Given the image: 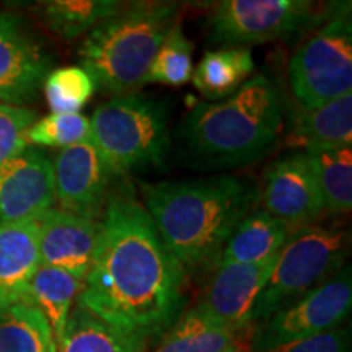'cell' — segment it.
Listing matches in <instances>:
<instances>
[{
	"instance_id": "6da1fadb",
	"label": "cell",
	"mask_w": 352,
	"mask_h": 352,
	"mask_svg": "<svg viewBox=\"0 0 352 352\" xmlns=\"http://www.w3.org/2000/svg\"><path fill=\"white\" fill-rule=\"evenodd\" d=\"M94 264L77 307L145 340L168 329L183 305L184 270L129 192L109 195Z\"/></svg>"
},
{
	"instance_id": "7a4b0ae2",
	"label": "cell",
	"mask_w": 352,
	"mask_h": 352,
	"mask_svg": "<svg viewBox=\"0 0 352 352\" xmlns=\"http://www.w3.org/2000/svg\"><path fill=\"white\" fill-rule=\"evenodd\" d=\"M144 209L183 270L217 264L227 240L254 209L258 191L239 176L160 182L142 186Z\"/></svg>"
},
{
	"instance_id": "3957f363",
	"label": "cell",
	"mask_w": 352,
	"mask_h": 352,
	"mask_svg": "<svg viewBox=\"0 0 352 352\" xmlns=\"http://www.w3.org/2000/svg\"><path fill=\"white\" fill-rule=\"evenodd\" d=\"M284 101L270 77L258 74L222 101L199 103L186 114L179 139L189 160L209 170L258 160L277 142Z\"/></svg>"
},
{
	"instance_id": "277c9868",
	"label": "cell",
	"mask_w": 352,
	"mask_h": 352,
	"mask_svg": "<svg viewBox=\"0 0 352 352\" xmlns=\"http://www.w3.org/2000/svg\"><path fill=\"white\" fill-rule=\"evenodd\" d=\"M178 15L176 3L139 2L122 7L82 43V69L107 94H135L147 83L151 64Z\"/></svg>"
},
{
	"instance_id": "5b68a950",
	"label": "cell",
	"mask_w": 352,
	"mask_h": 352,
	"mask_svg": "<svg viewBox=\"0 0 352 352\" xmlns=\"http://www.w3.org/2000/svg\"><path fill=\"white\" fill-rule=\"evenodd\" d=\"M88 140L114 176L162 166L170 148L168 109L138 91L113 96L90 118Z\"/></svg>"
},
{
	"instance_id": "8992f818",
	"label": "cell",
	"mask_w": 352,
	"mask_h": 352,
	"mask_svg": "<svg viewBox=\"0 0 352 352\" xmlns=\"http://www.w3.org/2000/svg\"><path fill=\"white\" fill-rule=\"evenodd\" d=\"M349 250L344 230L305 227L294 232L280 250L254 308L253 323L259 327L276 311L327 283L342 270Z\"/></svg>"
},
{
	"instance_id": "52a82bcc",
	"label": "cell",
	"mask_w": 352,
	"mask_h": 352,
	"mask_svg": "<svg viewBox=\"0 0 352 352\" xmlns=\"http://www.w3.org/2000/svg\"><path fill=\"white\" fill-rule=\"evenodd\" d=\"M289 83L300 108H316L352 91V23L334 15L298 46L289 63Z\"/></svg>"
},
{
	"instance_id": "ba28073f",
	"label": "cell",
	"mask_w": 352,
	"mask_h": 352,
	"mask_svg": "<svg viewBox=\"0 0 352 352\" xmlns=\"http://www.w3.org/2000/svg\"><path fill=\"white\" fill-rule=\"evenodd\" d=\"M352 305L349 267L320 284L289 307L276 311L256 327L253 352L284 342L307 340L340 328Z\"/></svg>"
},
{
	"instance_id": "9c48e42d",
	"label": "cell",
	"mask_w": 352,
	"mask_h": 352,
	"mask_svg": "<svg viewBox=\"0 0 352 352\" xmlns=\"http://www.w3.org/2000/svg\"><path fill=\"white\" fill-rule=\"evenodd\" d=\"M314 19L308 0H222L209 19L210 39L223 47L289 36Z\"/></svg>"
},
{
	"instance_id": "30bf717a",
	"label": "cell",
	"mask_w": 352,
	"mask_h": 352,
	"mask_svg": "<svg viewBox=\"0 0 352 352\" xmlns=\"http://www.w3.org/2000/svg\"><path fill=\"white\" fill-rule=\"evenodd\" d=\"M261 209L289 227H303L324 212V202L305 152H294L264 170Z\"/></svg>"
},
{
	"instance_id": "8fae6325",
	"label": "cell",
	"mask_w": 352,
	"mask_h": 352,
	"mask_svg": "<svg viewBox=\"0 0 352 352\" xmlns=\"http://www.w3.org/2000/svg\"><path fill=\"white\" fill-rule=\"evenodd\" d=\"M56 202L52 162L26 147L0 166V226L38 220Z\"/></svg>"
},
{
	"instance_id": "7c38bea8",
	"label": "cell",
	"mask_w": 352,
	"mask_h": 352,
	"mask_svg": "<svg viewBox=\"0 0 352 352\" xmlns=\"http://www.w3.org/2000/svg\"><path fill=\"white\" fill-rule=\"evenodd\" d=\"M277 256L256 264H215L212 279L196 308L223 327H256L254 308Z\"/></svg>"
},
{
	"instance_id": "4fadbf2b",
	"label": "cell",
	"mask_w": 352,
	"mask_h": 352,
	"mask_svg": "<svg viewBox=\"0 0 352 352\" xmlns=\"http://www.w3.org/2000/svg\"><path fill=\"white\" fill-rule=\"evenodd\" d=\"M56 199L60 209L100 220L109 196L111 173L90 140L60 148L54 162Z\"/></svg>"
},
{
	"instance_id": "5bb4252c",
	"label": "cell",
	"mask_w": 352,
	"mask_h": 352,
	"mask_svg": "<svg viewBox=\"0 0 352 352\" xmlns=\"http://www.w3.org/2000/svg\"><path fill=\"white\" fill-rule=\"evenodd\" d=\"M51 59L16 16L0 13V103L33 100L50 76Z\"/></svg>"
},
{
	"instance_id": "9a60e30c",
	"label": "cell",
	"mask_w": 352,
	"mask_h": 352,
	"mask_svg": "<svg viewBox=\"0 0 352 352\" xmlns=\"http://www.w3.org/2000/svg\"><path fill=\"white\" fill-rule=\"evenodd\" d=\"M36 222L41 264L85 279L98 248L100 220L52 208Z\"/></svg>"
},
{
	"instance_id": "2e32d148",
	"label": "cell",
	"mask_w": 352,
	"mask_h": 352,
	"mask_svg": "<svg viewBox=\"0 0 352 352\" xmlns=\"http://www.w3.org/2000/svg\"><path fill=\"white\" fill-rule=\"evenodd\" d=\"M41 266L36 220L0 226V310L26 302Z\"/></svg>"
},
{
	"instance_id": "e0dca14e",
	"label": "cell",
	"mask_w": 352,
	"mask_h": 352,
	"mask_svg": "<svg viewBox=\"0 0 352 352\" xmlns=\"http://www.w3.org/2000/svg\"><path fill=\"white\" fill-rule=\"evenodd\" d=\"M254 333L256 327L228 328L215 323L195 307L165 329L152 352H253Z\"/></svg>"
},
{
	"instance_id": "ac0fdd59",
	"label": "cell",
	"mask_w": 352,
	"mask_h": 352,
	"mask_svg": "<svg viewBox=\"0 0 352 352\" xmlns=\"http://www.w3.org/2000/svg\"><path fill=\"white\" fill-rule=\"evenodd\" d=\"M292 235V227L261 208L253 209L233 230L217 264H256L276 258Z\"/></svg>"
},
{
	"instance_id": "d6986e66",
	"label": "cell",
	"mask_w": 352,
	"mask_h": 352,
	"mask_svg": "<svg viewBox=\"0 0 352 352\" xmlns=\"http://www.w3.org/2000/svg\"><path fill=\"white\" fill-rule=\"evenodd\" d=\"M287 144L307 151L320 145L352 144V94L316 108H300L294 116Z\"/></svg>"
},
{
	"instance_id": "ffe728a7",
	"label": "cell",
	"mask_w": 352,
	"mask_h": 352,
	"mask_svg": "<svg viewBox=\"0 0 352 352\" xmlns=\"http://www.w3.org/2000/svg\"><path fill=\"white\" fill-rule=\"evenodd\" d=\"M254 74L250 47L230 46L208 51L192 69L191 80L206 98L222 101L235 94Z\"/></svg>"
},
{
	"instance_id": "44dd1931",
	"label": "cell",
	"mask_w": 352,
	"mask_h": 352,
	"mask_svg": "<svg viewBox=\"0 0 352 352\" xmlns=\"http://www.w3.org/2000/svg\"><path fill=\"white\" fill-rule=\"evenodd\" d=\"M144 340L76 308L57 344V352H144Z\"/></svg>"
},
{
	"instance_id": "7402d4cb",
	"label": "cell",
	"mask_w": 352,
	"mask_h": 352,
	"mask_svg": "<svg viewBox=\"0 0 352 352\" xmlns=\"http://www.w3.org/2000/svg\"><path fill=\"white\" fill-rule=\"evenodd\" d=\"M308 162L318 183L324 210L349 214L352 208V147L320 145L307 151Z\"/></svg>"
},
{
	"instance_id": "603a6c76",
	"label": "cell",
	"mask_w": 352,
	"mask_h": 352,
	"mask_svg": "<svg viewBox=\"0 0 352 352\" xmlns=\"http://www.w3.org/2000/svg\"><path fill=\"white\" fill-rule=\"evenodd\" d=\"M83 280L57 267L41 264L30 283L26 302L38 308L54 334L56 346L67 327L72 303L82 290Z\"/></svg>"
},
{
	"instance_id": "cb8c5ba5",
	"label": "cell",
	"mask_w": 352,
	"mask_h": 352,
	"mask_svg": "<svg viewBox=\"0 0 352 352\" xmlns=\"http://www.w3.org/2000/svg\"><path fill=\"white\" fill-rule=\"evenodd\" d=\"M0 352H57L50 323L36 307L20 302L0 310Z\"/></svg>"
},
{
	"instance_id": "d4e9b609",
	"label": "cell",
	"mask_w": 352,
	"mask_h": 352,
	"mask_svg": "<svg viewBox=\"0 0 352 352\" xmlns=\"http://www.w3.org/2000/svg\"><path fill=\"white\" fill-rule=\"evenodd\" d=\"M124 7L116 0H47L38 7L39 15L51 32L64 39H74L91 32Z\"/></svg>"
},
{
	"instance_id": "484cf974",
	"label": "cell",
	"mask_w": 352,
	"mask_h": 352,
	"mask_svg": "<svg viewBox=\"0 0 352 352\" xmlns=\"http://www.w3.org/2000/svg\"><path fill=\"white\" fill-rule=\"evenodd\" d=\"M192 43L184 36L182 25L176 23L158 47L148 69L147 83L182 87L192 77Z\"/></svg>"
},
{
	"instance_id": "4316f807",
	"label": "cell",
	"mask_w": 352,
	"mask_h": 352,
	"mask_svg": "<svg viewBox=\"0 0 352 352\" xmlns=\"http://www.w3.org/2000/svg\"><path fill=\"white\" fill-rule=\"evenodd\" d=\"M95 83L82 67H60L44 80V95L52 113H78L94 96Z\"/></svg>"
},
{
	"instance_id": "83f0119b",
	"label": "cell",
	"mask_w": 352,
	"mask_h": 352,
	"mask_svg": "<svg viewBox=\"0 0 352 352\" xmlns=\"http://www.w3.org/2000/svg\"><path fill=\"white\" fill-rule=\"evenodd\" d=\"M90 135V118L80 113H51L36 120L28 129L26 140L41 147H70L85 142Z\"/></svg>"
},
{
	"instance_id": "f1b7e54d",
	"label": "cell",
	"mask_w": 352,
	"mask_h": 352,
	"mask_svg": "<svg viewBox=\"0 0 352 352\" xmlns=\"http://www.w3.org/2000/svg\"><path fill=\"white\" fill-rule=\"evenodd\" d=\"M34 121L32 109L0 103V166L28 147L26 134Z\"/></svg>"
},
{
	"instance_id": "f546056e",
	"label": "cell",
	"mask_w": 352,
	"mask_h": 352,
	"mask_svg": "<svg viewBox=\"0 0 352 352\" xmlns=\"http://www.w3.org/2000/svg\"><path fill=\"white\" fill-rule=\"evenodd\" d=\"M351 334L349 329L340 327L318 336L307 340L290 341L256 352H349Z\"/></svg>"
}]
</instances>
